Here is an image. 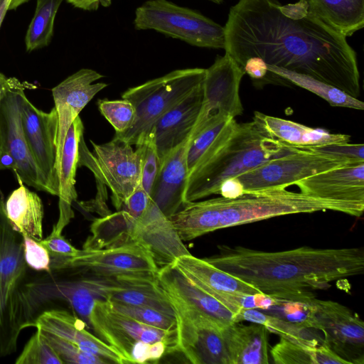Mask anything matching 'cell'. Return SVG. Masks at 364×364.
<instances>
[{"instance_id": "cell-4", "label": "cell", "mask_w": 364, "mask_h": 364, "mask_svg": "<svg viewBox=\"0 0 364 364\" xmlns=\"http://www.w3.org/2000/svg\"><path fill=\"white\" fill-rule=\"evenodd\" d=\"M28 268L23 236L0 197V358L14 353L21 332L33 325L24 298Z\"/></svg>"}, {"instance_id": "cell-23", "label": "cell", "mask_w": 364, "mask_h": 364, "mask_svg": "<svg viewBox=\"0 0 364 364\" xmlns=\"http://www.w3.org/2000/svg\"><path fill=\"white\" fill-rule=\"evenodd\" d=\"M33 327L59 337L82 350L98 355L108 363L124 364L121 356L109 345L85 329V323L64 309L44 310L36 316Z\"/></svg>"}, {"instance_id": "cell-3", "label": "cell", "mask_w": 364, "mask_h": 364, "mask_svg": "<svg viewBox=\"0 0 364 364\" xmlns=\"http://www.w3.org/2000/svg\"><path fill=\"white\" fill-rule=\"evenodd\" d=\"M299 149L269 136L253 120L241 124L235 122L189 172L183 195L184 205L218 194L225 181Z\"/></svg>"}, {"instance_id": "cell-13", "label": "cell", "mask_w": 364, "mask_h": 364, "mask_svg": "<svg viewBox=\"0 0 364 364\" xmlns=\"http://www.w3.org/2000/svg\"><path fill=\"white\" fill-rule=\"evenodd\" d=\"M245 73L228 53L218 55L205 69L201 108L189 139L193 138L212 119L219 115L235 117L244 111L240 85Z\"/></svg>"}, {"instance_id": "cell-5", "label": "cell", "mask_w": 364, "mask_h": 364, "mask_svg": "<svg viewBox=\"0 0 364 364\" xmlns=\"http://www.w3.org/2000/svg\"><path fill=\"white\" fill-rule=\"evenodd\" d=\"M88 323L124 364L157 362L166 354L178 352L177 330L144 324L115 311L107 300L95 302Z\"/></svg>"}, {"instance_id": "cell-47", "label": "cell", "mask_w": 364, "mask_h": 364, "mask_svg": "<svg viewBox=\"0 0 364 364\" xmlns=\"http://www.w3.org/2000/svg\"><path fill=\"white\" fill-rule=\"evenodd\" d=\"M74 7L85 11H96L100 5L108 7L112 4V0H66Z\"/></svg>"}, {"instance_id": "cell-40", "label": "cell", "mask_w": 364, "mask_h": 364, "mask_svg": "<svg viewBox=\"0 0 364 364\" xmlns=\"http://www.w3.org/2000/svg\"><path fill=\"white\" fill-rule=\"evenodd\" d=\"M141 156V187L150 196L154 180L159 172L161 161L158 156L155 143L151 136L141 143L136 145Z\"/></svg>"}, {"instance_id": "cell-14", "label": "cell", "mask_w": 364, "mask_h": 364, "mask_svg": "<svg viewBox=\"0 0 364 364\" xmlns=\"http://www.w3.org/2000/svg\"><path fill=\"white\" fill-rule=\"evenodd\" d=\"M19 91L20 109L24 136L36 164L44 175L52 195L59 194L58 160V115L55 107L49 112L36 107Z\"/></svg>"}, {"instance_id": "cell-50", "label": "cell", "mask_w": 364, "mask_h": 364, "mask_svg": "<svg viewBox=\"0 0 364 364\" xmlns=\"http://www.w3.org/2000/svg\"><path fill=\"white\" fill-rule=\"evenodd\" d=\"M208 1H212L215 4H220L223 2L224 0H208Z\"/></svg>"}, {"instance_id": "cell-33", "label": "cell", "mask_w": 364, "mask_h": 364, "mask_svg": "<svg viewBox=\"0 0 364 364\" xmlns=\"http://www.w3.org/2000/svg\"><path fill=\"white\" fill-rule=\"evenodd\" d=\"M63 0H37L34 16L25 37L26 49L31 52L48 46L58 10Z\"/></svg>"}, {"instance_id": "cell-2", "label": "cell", "mask_w": 364, "mask_h": 364, "mask_svg": "<svg viewBox=\"0 0 364 364\" xmlns=\"http://www.w3.org/2000/svg\"><path fill=\"white\" fill-rule=\"evenodd\" d=\"M218 253L203 258L212 265L285 301L305 303L313 291L361 274L364 250L360 247L321 249L304 246L265 252L242 246L219 245Z\"/></svg>"}, {"instance_id": "cell-48", "label": "cell", "mask_w": 364, "mask_h": 364, "mask_svg": "<svg viewBox=\"0 0 364 364\" xmlns=\"http://www.w3.org/2000/svg\"><path fill=\"white\" fill-rule=\"evenodd\" d=\"M11 0H0V27L2 21L9 11Z\"/></svg>"}, {"instance_id": "cell-8", "label": "cell", "mask_w": 364, "mask_h": 364, "mask_svg": "<svg viewBox=\"0 0 364 364\" xmlns=\"http://www.w3.org/2000/svg\"><path fill=\"white\" fill-rule=\"evenodd\" d=\"M92 151L86 146L83 136L78 145L77 168L85 166L94 174L97 183L109 188L116 209L122 204L141 183V156L139 150L114 137L109 142L97 144L90 141Z\"/></svg>"}, {"instance_id": "cell-49", "label": "cell", "mask_w": 364, "mask_h": 364, "mask_svg": "<svg viewBox=\"0 0 364 364\" xmlns=\"http://www.w3.org/2000/svg\"><path fill=\"white\" fill-rule=\"evenodd\" d=\"M29 0H11L9 11V10H15L18 6H20L21 4L28 1Z\"/></svg>"}, {"instance_id": "cell-20", "label": "cell", "mask_w": 364, "mask_h": 364, "mask_svg": "<svg viewBox=\"0 0 364 364\" xmlns=\"http://www.w3.org/2000/svg\"><path fill=\"white\" fill-rule=\"evenodd\" d=\"M131 238L152 255L159 269L191 254L178 235L170 219L151 199L142 215L135 221Z\"/></svg>"}, {"instance_id": "cell-37", "label": "cell", "mask_w": 364, "mask_h": 364, "mask_svg": "<svg viewBox=\"0 0 364 364\" xmlns=\"http://www.w3.org/2000/svg\"><path fill=\"white\" fill-rule=\"evenodd\" d=\"M97 105L101 114L111 124L117 134L129 129L135 119V107L127 99L100 100Z\"/></svg>"}, {"instance_id": "cell-1", "label": "cell", "mask_w": 364, "mask_h": 364, "mask_svg": "<svg viewBox=\"0 0 364 364\" xmlns=\"http://www.w3.org/2000/svg\"><path fill=\"white\" fill-rule=\"evenodd\" d=\"M225 53L241 67L250 58L309 76L358 98L360 73L346 37L308 11L304 1L239 0L224 26ZM242 68V67H241Z\"/></svg>"}, {"instance_id": "cell-36", "label": "cell", "mask_w": 364, "mask_h": 364, "mask_svg": "<svg viewBox=\"0 0 364 364\" xmlns=\"http://www.w3.org/2000/svg\"><path fill=\"white\" fill-rule=\"evenodd\" d=\"M108 302L115 311L144 324L166 331L177 330L176 315H171L146 306H134L110 301H108Z\"/></svg>"}, {"instance_id": "cell-18", "label": "cell", "mask_w": 364, "mask_h": 364, "mask_svg": "<svg viewBox=\"0 0 364 364\" xmlns=\"http://www.w3.org/2000/svg\"><path fill=\"white\" fill-rule=\"evenodd\" d=\"M174 265L194 284L230 309L241 311L246 294L262 293L255 287L191 254L176 259Z\"/></svg>"}, {"instance_id": "cell-15", "label": "cell", "mask_w": 364, "mask_h": 364, "mask_svg": "<svg viewBox=\"0 0 364 364\" xmlns=\"http://www.w3.org/2000/svg\"><path fill=\"white\" fill-rule=\"evenodd\" d=\"M177 320L178 352L193 364H230L220 326L195 312L173 308Z\"/></svg>"}, {"instance_id": "cell-38", "label": "cell", "mask_w": 364, "mask_h": 364, "mask_svg": "<svg viewBox=\"0 0 364 364\" xmlns=\"http://www.w3.org/2000/svg\"><path fill=\"white\" fill-rule=\"evenodd\" d=\"M37 330V329H36ZM63 363L103 364L105 359L82 350L75 344L50 333L39 331Z\"/></svg>"}, {"instance_id": "cell-11", "label": "cell", "mask_w": 364, "mask_h": 364, "mask_svg": "<svg viewBox=\"0 0 364 364\" xmlns=\"http://www.w3.org/2000/svg\"><path fill=\"white\" fill-rule=\"evenodd\" d=\"M115 284L114 278L92 276L77 279H60L50 272L28 280L25 284L24 298L33 321L40 309L46 304L62 300L68 302L82 318L88 322L95 302L99 299L106 300Z\"/></svg>"}, {"instance_id": "cell-25", "label": "cell", "mask_w": 364, "mask_h": 364, "mask_svg": "<svg viewBox=\"0 0 364 364\" xmlns=\"http://www.w3.org/2000/svg\"><path fill=\"white\" fill-rule=\"evenodd\" d=\"M83 123L78 116L67 132L58 168L59 216L52 230L58 233L63 232L75 215L72 205L77 197L75 190V175L77 168L78 145L83 136Z\"/></svg>"}, {"instance_id": "cell-22", "label": "cell", "mask_w": 364, "mask_h": 364, "mask_svg": "<svg viewBox=\"0 0 364 364\" xmlns=\"http://www.w3.org/2000/svg\"><path fill=\"white\" fill-rule=\"evenodd\" d=\"M202 100L203 83L155 123L148 136L154 139L160 161L189 139L197 121Z\"/></svg>"}, {"instance_id": "cell-7", "label": "cell", "mask_w": 364, "mask_h": 364, "mask_svg": "<svg viewBox=\"0 0 364 364\" xmlns=\"http://www.w3.org/2000/svg\"><path fill=\"white\" fill-rule=\"evenodd\" d=\"M134 28L154 30L197 47L225 48L224 26L200 12L167 0H149L135 11Z\"/></svg>"}, {"instance_id": "cell-44", "label": "cell", "mask_w": 364, "mask_h": 364, "mask_svg": "<svg viewBox=\"0 0 364 364\" xmlns=\"http://www.w3.org/2000/svg\"><path fill=\"white\" fill-rule=\"evenodd\" d=\"M150 200V196L139 185L126 199L120 209L125 210L136 220L145 211Z\"/></svg>"}, {"instance_id": "cell-10", "label": "cell", "mask_w": 364, "mask_h": 364, "mask_svg": "<svg viewBox=\"0 0 364 364\" xmlns=\"http://www.w3.org/2000/svg\"><path fill=\"white\" fill-rule=\"evenodd\" d=\"M358 162L313 150L299 149L295 152L267 161L235 177L243 192L287 188L314 174Z\"/></svg>"}, {"instance_id": "cell-39", "label": "cell", "mask_w": 364, "mask_h": 364, "mask_svg": "<svg viewBox=\"0 0 364 364\" xmlns=\"http://www.w3.org/2000/svg\"><path fill=\"white\" fill-rule=\"evenodd\" d=\"M15 363L63 364V361L36 330L25 345Z\"/></svg>"}, {"instance_id": "cell-43", "label": "cell", "mask_w": 364, "mask_h": 364, "mask_svg": "<svg viewBox=\"0 0 364 364\" xmlns=\"http://www.w3.org/2000/svg\"><path fill=\"white\" fill-rule=\"evenodd\" d=\"M307 149H311L321 153L351 161H364V145L363 144H349L348 142L314 146Z\"/></svg>"}, {"instance_id": "cell-17", "label": "cell", "mask_w": 364, "mask_h": 364, "mask_svg": "<svg viewBox=\"0 0 364 364\" xmlns=\"http://www.w3.org/2000/svg\"><path fill=\"white\" fill-rule=\"evenodd\" d=\"M157 278L173 308L201 314L222 326L240 322L241 311L230 309L197 287L173 263L160 267Z\"/></svg>"}, {"instance_id": "cell-45", "label": "cell", "mask_w": 364, "mask_h": 364, "mask_svg": "<svg viewBox=\"0 0 364 364\" xmlns=\"http://www.w3.org/2000/svg\"><path fill=\"white\" fill-rule=\"evenodd\" d=\"M33 88L32 85L21 82L16 77H7L0 73V102L6 93L18 88Z\"/></svg>"}, {"instance_id": "cell-12", "label": "cell", "mask_w": 364, "mask_h": 364, "mask_svg": "<svg viewBox=\"0 0 364 364\" xmlns=\"http://www.w3.org/2000/svg\"><path fill=\"white\" fill-rule=\"evenodd\" d=\"M66 269L114 278L122 275L157 274L159 267L144 246L132 242L110 248L79 250L75 256L51 266V272Z\"/></svg>"}, {"instance_id": "cell-35", "label": "cell", "mask_w": 364, "mask_h": 364, "mask_svg": "<svg viewBox=\"0 0 364 364\" xmlns=\"http://www.w3.org/2000/svg\"><path fill=\"white\" fill-rule=\"evenodd\" d=\"M320 346H309L280 337L279 342L271 348L269 353L277 364H318Z\"/></svg>"}, {"instance_id": "cell-26", "label": "cell", "mask_w": 364, "mask_h": 364, "mask_svg": "<svg viewBox=\"0 0 364 364\" xmlns=\"http://www.w3.org/2000/svg\"><path fill=\"white\" fill-rule=\"evenodd\" d=\"M252 120L269 136L297 148L307 149L350 141V136L314 129L299 123L255 112Z\"/></svg>"}, {"instance_id": "cell-42", "label": "cell", "mask_w": 364, "mask_h": 364, "mask_svg": "<svg viewBox=\"0 0 364 364\" xmlns=\"http://www.w3.org/2000/svg\"><path fill=\"white\" fill-rule=\"evenodd\" d=\"M48 250L50 256V268L53 264L75 256L79 252L62 235L55 231H51L50 235L40 241Z\"/></svg>"}, {"instance_id": "cell-19", "label": "cell", "mask_w": 364, "mask_h": 364, "mask_svg": "<svg viewBox=\"0 0 364 364\" xmlns=\"http://www.w3.org/2000/svg\"><path fill=\"white\" fill-rule=\"evenodd\" d=\"M103 77L95 70L82 68L52 89L58 115V173L67 132L82 109L97 92L107 86L104 82H95Z\"/></svg>"}, {"instance_id": "cell-24", "label": "cell", "mask_w": 364, "mask_h": 364, "mask_svg": "<svg viewBox=\"0 0 364 364\" xmlns=\"http://www.w3.org/2000/svg\"><path fill=\"white\" fill-rule=\"evenodd\" d=\"M188 139L161 161L150 194L151 199L168 218L184 205L183 195L188 175Z\"/></svg>"}, {"instance_id": "cell-27", "label": "cell", "mask_w": 364, "mask_h": 364, "mask_svg": "<svg viewBox=\"0 0 364 364\" xmlns=\"http://www.w3.org/2000/svg\"><path fill=\"white\" fill-rule=\"evenodd\" d=\"M230 364H268L269 330L264 325L231 323L222 328Z\"/></svg>"}, {"instance_id": "cell-41", "label": "cell", "mask_w": 364, "mask_h": 364, "mask_svg": "<svg viewBox=\"0 0 364 364\" xmlns=\"http://www.w3.org/2000/svg\"><path fill=\"white\" fill-rule=\"evenodd\" d=\"M24 257L28 267L46 273L51 272L50 256L48 250L40 242L27 235H22Z\"/></svg>"}, {"instance_id": "cell-32", "label": "cell", "mask_w": 364, "mask_h": 364, "mask_svg": "<svg viewBox=\"0 0 364 364\" xmlns=\"http://www.w3.org/2000/svg\"><path fill=\"white\" fill-rule=\"evenodd\" d=\"M267 75L286 80L299 87L306 89L325 100L330 105L350 108L358 110L364 109V103L327 83L309 76L294 73L289 70L266 65ZM266 79V78H265Z\"/></svg>"}, {"instance_id": "cell-6", "label": "cell", "mask_w": 364, "mask_h": 364, "mask_svg": "<svg viewBox=\"0 0 364 364\" xmlns=\"http://www.w3.org/2000/svg\"><path fill=\"white\" fill-rule=\"evenodd\" d=\"M205 74L204 68L176 70L126 90L122 97L134 106L136 117L129 129L114 137L131 145L144 141L163 114L202 85Z\"/></svg>"}, {"instance_id": "cell-21", "label": "cell", "mask_w": 364, "mask_h": 364, "mask_svg": "<svg viewBox=\"0 0 364 364\" xmlns=\"http://www.w3.org/2000/svg\"><path fill=\"white\" fill-rule=\"evenodd\" d=\"M294 185L311 196L364 204V161L314 174Z\"/></svg>"}, {"instance_id": "cell-31", "label": "cell", "mask_w": 364, "mask_h": 364, "mask_svg": "<svg viewBox=\"0 0 364 364\" xmlns=\"http://www.w3.org/2000/svg\"><path fill=\"white\" fill-rule=\"evenodd\" d=\"M136 220L122 209L97 218L90 226L91 235L82 249L110 248L133 242L131 232Z\"/></svg>"}, {"instance_id": "cell-46", "label": "cell", "mask_w": 364, "mask_h": 364, "mask_svg": "<svg viewBox=\"0 0 364 364\" xmlns=\"http://www.w3.org/2000/svg\"><path fill=\"white\" fill-rule=\"evenodd\" d=\"M218 194L224 198H234L244 194V192L238 181L235 178H232L221 184Z\"/></svg>"}, {"instance_id": "cell-9", "label": "cell", "mask_w": 364, "mask_h": 364, "mask_svg": "<svg viewBox=\"0 0 364 364\" xmlns=\"http://www.w3.org/2000/svg\"><path fill=\"white\" fill-rule=\"evenodd\" d=\"M304 326L323 333V343L347 364L364 363V323L343 304L311 298Z\"/></svg>"}, {"instance_id": "cell-28", "label": "cell", "mask_w": 364, "mask_h": 364, "mask_svg": "<svg viewBox=\"0 0 364 364\" xmlns=\"http://www.w3.org/2000/svg\"><path fill=\"white\" fill-rule=\"evenodd\" d=\"M114 279L116 284L106 300L149 307L176 315L159 282L157 274L122 275Z\"/></svg>"}, {"instance_id": "cell-34", "label": "cell", "mask_w": 364, "mask_h": 364, "mask_svg": "<svg viewBox=\"0 0 364 364\" xmlns=\"http://www.w3.org/2000/svg\"><path fill=\"white\" fill-rule=\"evenodd\" d=\"M235 121L231 116L220 115L210 120L193 138L188 139L187 150L188 173L203 154Z\"/></svg>"}, {"instance_id": "cell-16", "label": "cell", "mask_w": 364, "mask_h": 364, "mask_svg": "<svg viewBox=\"0 0 364 364\" xmlns=\"http://www.w3.org/2000/svg\"><path fill=\"white\" fill-rule=\"evenodd\" d=\"M18 88L6 93L0 102V149L14 158L17 178L38 191L52 195L42 171L27 145L21 123Z\"/></svg>"}, {"instance_id": "cell-30", "label": "cell", "mask_w": 364, "mask_h": 364, "mask_svg": "<svg viewBox=\"0 0 364 364\" xmlns=\"http://www.w3.org/2000/svg\"><path fill=\"white\" fill-rule=\"evenodd\" d=\"M19 187L5 201V210L14 228L21 235L43 240V205L37 193L28 189L18 179Z\"/></svg>"}, {"instance_id": "cell-29", "label": "cell", "mask_w": 364, "mask_h": 364, "mask_svg": "<svg viewBox=\"0 0 364 364\" xmlns=\"http://www.w3.org/2000/svg\"><path fill=\"white\" fill-rule=\"evenodd\" d=\"M301 1L310 14L346 38L364 26V0Z\"/></svg>"}]
</instances>
